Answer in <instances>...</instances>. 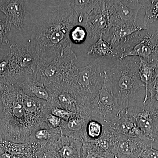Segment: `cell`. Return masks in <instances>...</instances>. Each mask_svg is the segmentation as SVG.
I'll return each instance as SVG.
<instances>
[{
    "label": "cell",
    "mask_w": 158,
    "mask_h": 158,
    "mask_svg": "<svg viewBox=\"0 0 158 158\" xmlns=\"http://www.w3.org/2000/svg\"><path fill=\"white\" fill-rule=\"evenodd\" d=\"M82 158H115L110 153L101 149L94 141H82Z\"/></svg>",
    "instance_id": "603a6c76"
},
{
    "label": "cell",
    "mask_w": 158,
    "mask_h": 158,
    "mask_svg": "<svg viewBox=\"0 0 158 158\" xmlns=\"http://www.w3.org/2000/svg\"><path fill=\"white\" fill-rule=\"evenodd\" d=\"M103 73L102 88L94 99L87 104V107L90 119L112 128L118 119L123 108L113 93L112 84L106 71H104Z\"/></svg>",
    "instance_id": "52a82bcc"
},
{
    "label": "cell",
    "mask_w": 158,
    "mask_h": 158,
    "mask_svg": "<svg viewBox=\"0 0 158 158\" xmlns=\"http://www.w3.org/2000/svg\"><path fill=\"white\" fill-rule=\"evenodd\" d=\"M147 99L158 104V79L155 78L145 91L144 101Z\"/></svg>",
    "instance_id": "4316f807"
},
{
    "label": "cell",
    "mask_w": 158,
    "mask_h": 158,
    "mask_svg": "<svg viewBox=\"0 0 158 158\" xmlns=\"http://www.w3.org/2000/svg\"><path fill=\"white\" fill-rule=\"evenodd\" d=\"M109 29L114 26L136 23L142 6L139 1H105Z\"/></svg>",
    "instance_id": "9c48e42d"
},
{
    "label": "cell",
    "mask_w": 158,
    "mask_h": 158,
    "mask_svg": "<svg viewBox=\"0 0 158 158\" xmlns=\"http://www.w3.org/2000/svg\"><path fill=\"white\" fill-rule=\"evenodd\" d=\"M157 63H151L140 58L139 72L141 82L145 85V91L154 79L155 69Z\"/></svg>",
    "instance_id": "7402d4cb"
},
{
    "label": "cell",
    "mask_w": 158,
    "mask_h": 158,
    "mask_svg": "<svg viewBox=\"0 0 158 158\" xmlns=\"http://www.w3.org/2000/svg\"><path fill=\"white\" fill-rule=\"evenodd\" d=\"M23 94L18 84H0V96L3 105L1 128L4 140L14 143H29L34 125L24 107Z\"/></svg>",
    "instance_id": "7a4b0ae2"
},
{
    "label": "cell",
    "mask_w": 158,
    "mask_h": 158,
    "mask_svg": "<svg viewBox=\"0 0 158 158\" xmlns=\"http://www.w3.org/2000/svg\"><path fill=\"white\" fill-rule=\"evenodd\" d=\"M19 85L23 92L27 95L46 101L49 102L50 100V94L48 88L34 79H27Z\"/></svg>",
    "instance_id": "ffe728a7"
},
{
    "label": "cell",
    "mask_w": 158,
    "mask_h": 158,
    "mask_svg": "<svg viewBox=\"0 0 158 158\" xmlns=\"http://www.w3.org/2000/svg\"><path fill=\"white\" fill-rule=\"evenodd\" d=\"M11 25L6 21L0 20V44L8 45L10 41L8 35L11 29Z\"/></svg>",
    "instance_id": "f546056e"
},
{
    "label": "cell",
    "mask_w": 158,
    "mask_h": 158,
    "mask_svg": "<svg viewBox=\"0 0 158 158\" xmlns=\"http://www.w3.org/2000/svg\"><path fill=\"white\" fill-rule=\"evenodd\" d=\"M140 157L142 158H158V150L153 148L152 146L146 148L142 152Z\"/></svg>",
    "instance_id": "1f68e13d"
},
{
    "label": "cell",
    "mask_w": 158,
    "mask_h": 158,
    "mask_svg": "<svg viewBox=\"0 0 158 158\" xmlns=\"http://www.w3.org/2000/svg\"><path fill=\"white\" fill-rule=\"evenodd\" d=\"M60 128H52L46 122L37 125L31 130L29 143H33L40 146L52 144L61 137Z\"/></svg>",
    "instance_id": "ac0fdd59"
},
{
    "label": "cell",
    "mask_w": 158,
    "mask_h": 158,
    "mask_svg": "<svg viewBox=\"0 0 158 158\" xmlns=\"http://www.w3.org/2000/svg\"><path fill=\"white\" fill-rule=\"evenodd\" d=\"M9 74V56L7 54L0 59V84L8 82Z\"/></svg>",
    "instance_id": "83f0119b"
},
{
    "label": "cell",
    "mask_w": 158,
    "mask_h": 158,
    "mask_svg": "<svg viewBox=\"0 0 158 158\" xmlns=\"http://www.w3.org/2000/svg\"><path fill=\"white\" fill-rule=\"evenodd\" d=\"M68 46L59 56L48 63L40 62L34 80L47 88L58 87L65 80L69 71L75 65V53Z\"/></svg>",
    "instance_id": "ba28073f"
},
{
    "label": "cell",
    "mask_w": 158,
    "mask_h": 158,
    "mask_svg": "<svg viewBox=\"0 0 158 158\" xmlns=\"http://www.w3.org/2000/svg\"><path fill=\"white\" fill-rule=\"evenodd\" d=\"M48 109L51 114L61 118L63 121H67L74 113L62 108L52 106L49 102Z\"/></svg>",
    "instance_id": "f1b7e54d"
},
{
    "label": "cell",
    "mask_w": 158,
    "mask_h": 158,
    "mask_svg": "<svg viewBox=\"0 0 158 158\" xmlns=\"http://www.w3.org/2000/svg\"><path fill=\"white\" fill-rule=\"evenodd\" d=\"M127 109L135 118L142 134L153 142L158 135V115L155 110L146 103L129 104Z\"/></svg>",
    "instance_id": "7c38bea8"
},
{
    "label": "cell",
    "mask_w": 158,
    "mask_h": 158,
    "mask_svg": "<svg viewBox=\"0 0 158 158\" xmlns=\"http://www.w3.org/2000/svg\"><path fill=\"white\" fill-rule=\"evenodd\" d=\"M8 53L9 74L7 83L19 85L27 79H35L40 59L35 48L31 44H11Z\"/></svg>",
    "instance_id": "5b68a950"
},
{
    "label": "cell",
    "mask_w": 158,
    "mask_h": 158,
    "mask_svg": "<svg viewBox=\"0 0 158 158\" xmlns=\"http://www.w3.org/2000/svg\"><path fill=\"white\" fill-rule=\"evenodd\" d=\"M144 8L145 14L143 25L144 27L158 20V0L139 1Z\"/></svg>",
    "instance_id": "cb8c5ba5"
},
{
    "label": "cell",
    "mask_w": 158,
    "mask_h": 158,
    "mask_svg": "<svg viewBox=\"0 0 158 158\" xmlns=\"http://www.w3.org/2000/svg\"><path fill=\"white\" fill-rule=\"evenodd\" d=\"M139 64V57H127L117 61L110 70H106L113 93L123 109L127 107L139 88L145 87L140 78Z\"/></svg>",
    "instance_id": "3957f363"
},
{
    "label": "cell",
    "mask_w": 158,
    "mask_h": 158,
    "mask_svg": "<svg viewBox=\"0 0 158 158\" xmlns=\"http://www.w3.org/2000/svg\"><path fill=\"white\" fill-rule=\"evenodd\" d=\"M52 144L57 158H82L81 140L61 135Z\"/></svg>",
    "instance_id": "2e32d148"
},
{
    "label": "cell",
    "mask_w": 158,
    "mask_h": 158,
    "mask_svg": "<svg viewBox=\"0 0 158 158\" xmlns=\"http://www.w3.org/2000/svg\"><path fill=\"white\" fill-rule=\"evenodd\" d=\"M148 138L130 137L117 133L112 154L115 158H138L145 148L152 146Z\"/></svg>",
    "instance_id": "4fadbf2b"
},
{
    "label": "cell",
    "mask_w": 158,
    "mask_h": 158,
    "mask_svg": "<svg viewBox=\"0 0 158 158\" xmlns=\"http://www.w3.org/2000/svg\"><path fill=\"white\" fill-rule=\"evenodd\" d=\"M155 78L158 79V63L157 64L155 69Z\"/></svg>",
    "instance_id": "e575fe53"
},
{
    "label": "cell",
    "mask_w": 158,
    "mask_h": 158,
    "mask_svg": "<svg viewBox=\"0 0 158 158\" xmlns=\"http://www.w3.org/2000/svg\"><path fill=\"white\" fill-rule=\"evenodd\" d=\"M140 158V157H139V158Z\"/></svg>",
    "instance_id": "8d00e7d4"
},
{
    "label": "cell",
    "mask_w": 158,
    "mask_h": 158,
    "mask_svg": "<svg viewBox=\"0 0 158 158\" xmlns=\"http://www.w3.org/2000/svg\"><path fill=\"white\" fill-rule=\"evenodd\" d=\"M103 130V125L99 122L90 119L87 123L85 130V142H93L100 138Z\"/></svg>",
    "instance_id": "d4e9b609"
},
{
    "label": "cell",
    "mask_w": 158,
    "mask_h": 158,
    "mask_svg": "<svg viewBox=\"0 0 158 158\" xmlns=\"http://www.w3.org/2000/svg\"><path fill=\"white\" fill-rule=\"evenodd\" d=\"M48 88L51 97L48 102L53 106L77 113L88 104L84 96L65 82L58 87Z\"/></svg>",
    "instance_id": "8fae6325"
},
{
    "label": "cell",
    "mask_w": 158,
    "mask_h": 158,
    "mask_svg": "<svg viewBox=\"0 0 158 158\" xmlns=\"http://www.w3.org/2000/svg\"><path fill=\"white\" fill-rule=\"evenodd\" d=\"M157 113L158 115V110H157Z\"/></svg>",
    "instance_id": "d590c367"
},
{
    "label": "cell",
    "mask_w": 158,
    "mask_h": 158,
    "mask_svg": "<svg viewBox=\"0 0 158 158\" xmlns=\"http://www.w3.org/2000/svg\"><path fill=\"white\" fill-rule=\"evenodd\" d=\"M90 119L87 106L79 112L74 113L66 121H62L60 127L61 134L84 141L87 123Z\"/></svg>",
    "instance_id": "5bb4252c"
},
{
    "label": "cell",
    "mask_w": 158,
    "mask_h": 158,
    "mask_svg": "<svg viewBox=\"0 0 158 158\" xmlns=\"http://www.w3.org/2000/svg\"><path fill=\"white\" fill-rule=\"evenodd\" d=\"M100 59H97L85 67L75 65L63 82L74 88L90 103L102 86L104 73L102 71Z\"/></svg>",
    "instance_id": "8992f818"
},
{
    "label": "cell",
    "mask_w": 158,
    "mask_h": 158,
    "mask_svg": "<svg viewBox=\"0 0 158 158\" xmlns=\"http://www.w3.org/2000/svg\"><path fill=\"white\" fill-rule=\"evenodd\" d=\"M82 26L85 28L90 43L103 38L109 29L105 1H96L94 6L83 15Z\"/></svg>",
    "instance_id": "30bf717a"
},
{
    "label": "cell",
    "mask_w": 158,
    "mask_h": 158,
    "mask_svg": "<svg viewBox=\"0 0 158 158\" xmlns=\"http://www.w3.org/2000/svg\"><path fill=\"white\" fill-rule=\"evenodd\" d=\"M117 61L135 56L151 63H158V31L146 29L126 38L116 47Z\"/></svg>",
    "instance_id": "277c9868"
},
{
    "label": "cell",
    "mask_w": 158,
    "mask_h": 158,
    "mask_svg": "<svg viewBox=\"0 0 158 158\" xmlns=\"http://www.w3.org/2000/svg\"><path fill=\"white\" fill-rule=\"evenodd\" d=\"M112 128L116 133L124 135L141 138H148L141 132L135 118L129 113L127 108L123 109L118 119L113 125Z\"/></svg>",
    "instance_id": "e0dca14e"
},
{
    "label": "cell",
    "mask_w": 158,
    "mask_h": 158,
    "mask_svg": "<svg viewBox=\"0 0 158 158\" xmlns=\"http://www.w3.org/2000/svg\"><path fill=\"white\" fill-rule=\"evenodd\" d=\"M3 113V105L2 98L0 96V123L1 124Z\"/></svg>",
    "instance_id": "d6a6232c"
},
{
    "label": "cell",
    "mask_w": 158,
    "mask_h": 158,
    "mask_svg": "<svg viewBox=\"0 0 158 158\" xmlns=\"http://www.w3.org/2000/svg\"><path fill=\"white\" fill-rule=\"evenodd\" d=\"M25 1L6 0L0 1V12L6 16L5 20L19 30L23 28L26 14Z\"/></svg>",
    "instance_id": "9a60e30c"
},
{
    "label": "cell",
    "mask_w": 158,
    "mask_h": 158,
    "mask_svg": "<svg viewBox=\"0 0 158 158\" xmlns=\"http://www.w3.org/2000/svg\"><path fill=\"white\" fill-rule=\"evenodd\" d=\"M45 121L49 127L52 128L56 129L60 128L62 120L57 116L51 114L48 111L45 114Z\"/></svg>",
    "instance_id": "4dcf8cb0"
},
{
    "label": "cell",
    "mask_w": 158,
    "mask_h": 158,
    "mask_svg": "<svg viewBox=\"0 0 158 158\" xmlns=\"http://www.w3.org/2000/svg\"><path fill=\"white\" fill-rule=\"evenodd\" d=\"M88 37V34L86 29L83 26H75L71 30L69 33V39L72 43L81 44L85 42Z\"/></svg>",
    "instance_id": "484cf974"
},
{
    "label": "cell",
    "mask_w": 158,
    "mask_h": 158,
    "mask_svg": "<svg viewBox=\"0 0 158 158\" xmlns=\"http://www.w3.org/2000/svg\"><path fill=\"white\" fill-rule=\"evenodd\" d=\"M3 140H4V139H3V138L2 131V128H1V124L0 123V144L2 142ZM2 153V151L1 146H0V155H1Z\"/></svg>",
    "instance_id": "836d02e7"
},
{
    "label": "cell",
    "mask_w": 158,
    "mask_h": 158,
    "mask_svg": "<svg viewBox=\"0 0 158 158\" xmlns=\"http://www.w3.org/2000/svg\"><path fill=\"white\" fill-rule=\"evenodd\" d=\"M88 54L99 58H116L117 52L109 43L100 38L90 47Z\"/></svg>",
    "instance_id": "44dd1931"
},
{
    "label": "cell",
    "mask_w": 158,
    "mask_h": 158,
    "mask_svg": "<svg viewBox=\"0 0 158 158\" xmlns=\"http://www.w3.org/2000/svg\"><path fill=\"white\" fill-rule=\"evenodd\" d=\"M23 28L40 62L48 63L72 45L69 33L78 25L74 1H25Z\"/></svg>",
    "instance_id": "6da1fadb"
},
{
    "label": "cell",
    "mask_w": 158,
    "mask_h": 158,
    "mask_svg": "<svg viewBox=\"0 0 158 158\" xmlns=\"http://www.w3.org/2000/svg\"><path fill=\"white\" fill-rule=\"evenodd\" d=\"M147 28L141 27L137 24L125 25L114 26L108 30L102 39L109 43L116 48L124 40L130 35L137 31H141Z\"/></svg>",
    "instance_id": "d6986e66"
}]
</instances>
